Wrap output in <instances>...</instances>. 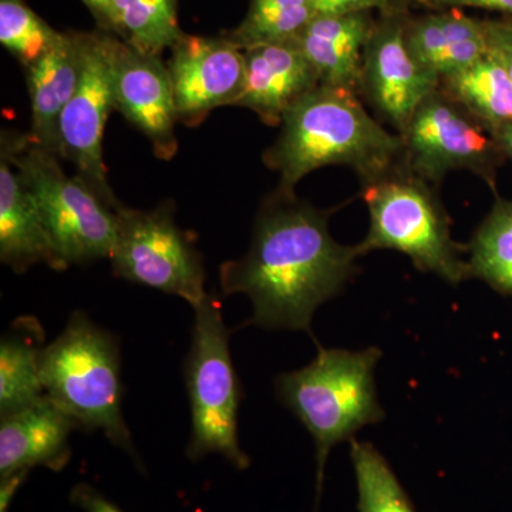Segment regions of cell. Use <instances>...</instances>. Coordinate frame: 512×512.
I'll use <instances>...</instances> for the list:
<instances>
[{
	"instance_id": "17",
	"label": "cell",
	"mask_w": 512,
	"mask_h": 512,
	"mask_svg": "<svg viewBox=\"0 0 512 512\" xmlns=\"http://www.w3.org/2000/svg\"><path fill=\"white\" fill-rule=\"evenodd\" d=\"M377 16L375 12L320 16L293 39L320 77V84L357 93L363 52Z\"/></svg>"
},
{
	"instance_id": "32",
	"label": "cell",
	"mask_w": 512,
	"mask_h": 512,
	"mask_svg": "<svg viewBox=\"0 0 512 512\" xmlns=\"http://www.w3.org/2000/svg\"><path fill=\"white\" fill-rule=\"evenodd\" d=\"M82 2L92 12L99 29L114 35L113 13H111L110 0H82Z\"/></svg>"
},
{
	"instance_id": "24",
	"label": "cell",
	"mask_w": 512,
	"mask_h": 512,
	"mask_svg": "<svg viewBox=\"0 0 512 512\" xmlns=\"http://www.w3.org/2000/svg\"><path fill=\"white\" fill-rule=\"evenodd\" d=\"M315 16L311 0H249L244 20L224 36L241 50L291 42Z\"/></svg>"
},
{
	"instance_id": "30",
	"label": "cell",
	"mask_w": 512,
	"mask_h": 512,
	"mask_svg": "<svg viewBox=\"0 0 512 512\" xmlns=\"http://www.w3.org/2000/svg\"><path fill=\"white\" fill-rule=\"evenodd\" d=\"M70 501L83 512H124L106 495L87 483L74 485Z\"/></svg>"
},
{
	"instance_id": "18",
	"label": "cell",
	"mask_w": 512,
	"mask_h": 512,
	"mask_svg": "<svg viewBox=\"0 0 512 512\" xmlns=\"http://www.w3.org/2000/svg\"><path fill=\"white\" fill-rule=\"evenodd\" d=\"M0 261L16 274L36 264L56 269L42 215L35 197L15 165L0 151Z\"/></svg>"
},
{
	"instance_id": "8",
	"label": "cell",
	"mask_w": 512,
	"mask_h": 512,
	"mask_svg": "<svg viewBox=\"0 0 512 512\" xmlns=\"http://www.w3.org/2000/svg\"><path fill=\"white\" fill-rule=\"evenodd\" d=\"M400 137L403 167L421 180L440 184L448 173L468 171L497 195L498 170L507 158L493 131L440 89L417 107Z\"/></svg>"
},
{
	"instance_id": "16",
	"label": "cell",
	"mask_w": 512,
	"mask_h": 512,
	"mask_svg": "<svg viewBox=\"0 0 512 512\" xmlns=\"http://www.w3.org/2000/svg\"><path fill=\"white\" fill-rule=\"evenodd\" d=\"M404 42L414 59L441 77L460 72L488 53L485 19L463 9L430 10L404 16Z\"/></svg>"
},
{
	"instance_id": "12",
	"label": "cell",
	"mask_w": 512,
	"mask_h": 512,
	"mask_svg": "<svg viewBox=\"0 0 512 512\" xmlns=\"http://www.w3.org/2000/svg\"><path fill=\"white\" fill-rule=\"evenodd\" d=\"M178 120L201 123L211 110L235 106L245 86V55L227 37L184 33L167 64Z\"/></svg>"
},
{
	"instance_id": "11",
	"label": "cell",
	"mask_w": 512,
	"mask_h": 512,
	"mask_svg": "<svg viewBox=\"0 0 512 512\" xmlns=\"http://www.w3.org/2000/svg\"><path fill=\"white\" fill-rule=\"evenodd\" d=\"M409 9L377 13L363 52L357 94L375 110L380 123L402 134L417 107L439 90L440 79L421 66L404 42V16Z\"/></svg>"
},
{
	"instance_id": "13",
	"label": "cell",
	"mask_w": 512,
	"mask_h": 512,
	"mask_svg": "<svg viewBox=\"0 0 512 512\" xmlns=\"http://www.w3.org/2000/svg\"><path fill=\"white\" fill-rule=\"evenodd\" d=\"M114 106L153 144L161 160H171L178 150V121L173 82L161 56L144 55L110 36Z\"/></svg>"
},
{
	"instance_id": "25",
	"label": "cell",
	"mask_w": 512,
	"mask_h": 512,
	"mask_svg": "<svg viewBox=\"0 0 512 512\" xmlns=\"http://www.w3.org/2000/svg\"><path fill=\"white\" fill-rule=\"evenodd\" d=\"M359 512H417L399 478L373 444L350 440Z\"/></svg>"
},
{
	"instance_id": "20",
	"label": "cell",
	"mask_w": 512,
	"mask_h": 512,
	"mask_svg": "<svg viewBox=\"0 0 512 512\" xmlns=\"http://www.w3.org/2000/svg\"><path fill=\"white\" fill-rule=\"evenodd\" d=\"M42 325L35 318H19L0 342V417L26 409L45 394L40 376Z\"/></svg>"
},
{
	"instance_id": "21",
	"label": "cell",
	"mask_w": 512,
	"mask_h": 512,
	"mask_svg": "<svg viewBox=\"0 0 512 512\" xmlns=\"http://www.w3.org/2000/svg\"><path fill=\"white\" fill-rule=\"evenodd\" d=\"M439 89L491 131L512 123V82L490 52L466 69L441 77Z\"/></svg>"
},
{
	"instance_id": "5",
	"label": "cell",
	"mask_w": 512,
	"mask_h": 512,
	"mask_svg": "<svg viewBox=\"0 0 512 512\" xmlns=\"http://www.w3.org/2000/svg\"><path fill=\"white\" fill-rule=\"evenodd\" d=\"M2 153L15 165L35 197L56 271L110 258L117 237V214L80 175L64 173L59 156L30 134H2Z\"/></svg>"
},
{
	"instance_id": "22",
	"label": "cell",
	"mask_w": 512,
	"mask_h": 512,
	"mask_svg": "<svg viewBox=\"0 0 512 512\" xmlns=\"http://www.w3.org/2000/svg\"><path fill=\"white\" fill-rule=\"evenodd\" d=\"M468 252V275L501 295L512 296V201L495 195L487 217L478 225Z\"/></svg>"
},
{
	"instance_id": "33",
	"label": "cell",
	"mask_w": 512,
	"mask_h": 512,
	"mask_svg": "<svg viewBox=\"0 0 512 512\" xmlns=\"http://www.w3.org/2000/svg\"><path fill=\"white\" fill-rule=\"evenodd\" d=\"M493 134L505 158L512 160V123L495 128Z\"/></svg>"
},
{
	"instance_id": "7",
	"label": "cell",
	"mask_w": 512,
	"mask_h": 512,
	"mask_svg": "<svg viewBox=\"0 0 512 512\" xmlns=\"http://www.w3.org/2000/svg\"><path fill=\"white\" fill-rule=\"evenodd\" d=\"M194 311L191 349L185 365L191 407L187 457L200 461L208 454H220L237 470H247L249 457L238 440L242 390L229 353V330L222 318L221 303L208 293Z\"/></svg>"
},
{
	"instance_id": "1",
	"label": "cell",
	"mask_w": 512,
	"mask_h": 512,
	"mask_svg": "<svg viewBox=\"0 0 512 512\" xmlns=\"http://www.w3.org/2000/svg\"><path fill=\"white\" fill-rule=\"evenodd\" d=\"M330 212L278 187L256 215L247 254L220 266L222 293L245 295L254 313L245 326L312 335L319 306L342 293L360 268L355 247L330 234Z\"/></svg>"
},
{
	"instance_id": "2",
	"label": "cell",
	"mask_w": 512,
	"mask_h": 512,
	"mask_svg": "<svg viewBox=\"0 0 512 512\" xmlns=\"http://www.w3.org/2000/svg\"><path fill=\"white\" fill-rule=\"evenodd\" d=\"M403 140L373 119L359 94L319 84L286 111L264 163L293 190L312 171L345 165L366 184L402 163Z\"/></svg>"
},
{
	"instance_id": "10",
	"label": "cell",
	"mask_w": 512,
	"mask_h": 512,
	"mask_svg": "<svg viewBox=\"0 0 512 512\" xmlns=\"http://www.w3.org/2000/svg\"><path fill=\"white\" fill-rule=\"evenodd\" d=\"M80 79L59 123V157L77 168L94 192L116 210L120 202L111 190L103 163L104 127L114 106L110 36L104 30L76 32Z\"/></svg>"
},
{
	"instance_id": "3",
	"label": "cell",
	"mask_w": 512,
	"mask_h": 512,
	"mask_svg": "<svg viewBox=\"0 0 512 512\" xmlns=\"http://www.w3.org/2000/svg\"><path fill=\"white\" fill-rule=\"evenodd\" d=\"M382 350L323 349L309 363L276 377L279 400L311 433L316 450V507L325 483L330 450L355 439L367 424L384 419L377 400L375 369Z\"/></svg>"
},
{
	"instance_id": "29",
	"label": "cell",
	"mask_w": 512,
	"mask_h": 512,
	"mask_svg": "<svg viewBox=\"0 0 512 512\" xmlns=\"http://www.w3.org/2000/svg\"><path fill=\"white\" fill-rule=\"evenodd\" d=\"M429 10L477 8L491 10L500 15H512V0H409Z\"/></svg>"
},
{
	"instance_id": "34",
	"label": "cell",
	"mask_w": 512,
	"mask_h": 512,
	"mask_svg": "<svg viewBox=\"0 0 512 512\" xmlns=\"http://www.w3.org/2000/svg\"><path fill=\"white\" fill-rule=\"evenodd\" d=\"M397 5L403 9H409V0H396Z\"/></svg>"
},
{
	"instance_id": "4",
	"label": "cell",
	"mask_w": 512,
	"mask_h": 512,
	"mask_svg": "<svg viewBox=\"0 0 512 512\" xmlns=\"http://www.w3.org/2000/svg\"><path fill=\"white\" fill-rule=\"evenodd\" d=\"M40 376L46 396L77 427L103 431L143 467L121 413L120 349L110 332L83 312L73 313L59 338L43 346Z\"/></svg>"
},
{
	"instance_id": "19",
	"label": "cell",
	"mask_w": 512,
	"mask_h": 512,
	"mask_svg": "<svg viewBox=\"0 0 512 512\" xmlns=\"http://www.w3.org/2000/svg\"><path fill=\"white\" fill-rule=\"evenodd\" d=\"M80 79L76 32H60L56 42L28 67L32 130L39 146L59 156V123Z\"/></svg>"
},
{
	"instance_id": "26",
	"label": "cell",
	"mask_w": 512,
	"mask_h": 512,
	"mask_svg": "<svg viewBox=\"0 0 512 512\" xmlns=\"http://www.w3.org/2000/svg\"><path fill=\"white\" fill-rule=\"evenodd\" d=\"M50 28L23 0H0V43L28 69L56 42Z\"/></svg>"
},
{
	"instance_id": "6",
	"label": "cell",
	"mask_w": 512,
	"mask_h": 512,
	"mask_svg": "<svg viewBox=\"0 0 512 512\" xmlns=\"http://www.w3.org/2000/svg\"><path fill=\"white\" fill-rule=\"evenodd\" d=\"M370 225L356 245L360 255L393 249L412 259L424 274H434L457 286L470 279L463 252L454 241L451 220L431 184L400 163L389 173L362 184Z\"/></svg>"
},
{
	"instance_id": "14",
	"label": "cell",
	"mask_w": 512,
	"mask_h": 512,
	"mask_svg": "<svg viewBox=\"0 0 512 512\" xmlns=\"http://www.w3.org/2000/svg\"><path fill=\"white\" fill-rule=\"evenodd\" d=\"M245 86L235 106L258 114L266 126H281L286 111L320 84V77L295 42L244 50Z\"/></svg>"
},
{
	"instance_id": "27",
	"label": "cell",
	"mask_w": 512,
	"mask_h": 512,
	"mask_svg": "<svg viewBox=\"0 0 512 512\" xmlns=\"http://www.w3.org/2000/svg\"><path fill=\"white\" fill-rule=\"evenodd\" d=\"M488 52L497 57L507 70L512 82V15L485 19Z\"/></svg>"
},
{
	"instance_id": "9",
	"label": "cell",
	"mask_w": 512,
	"mask_h": 512,
	"mask_svg": "<svg viewBox=\"0 0 512 512\" xmlns=\"http://www.w3.org/2000/svg\"><path fill=\"white\" fill-rule=\"evenodd\" d=\"M110 255L114 274L133 284L178 296L192 308L208 295L200 252L175 224L170 208L133 210L120 204Z\"/></svg>"
},
{
	"instance_id": "28",
	"label": "cell",
	"mask_w": 512,
	"mask_h": 512,
	"mask_svg": "<svg viewBox=\"0 0 512 512\" xmlns=\"http://www.w3.org/2000/svg\"><path fill=\"white\" fill-rule=\"evenodd\" d=\"M316 15L332 16L346 15L356 12H389L393 9H403L396 0H311Z\"/></svg>"
},
{
	"instance_id": "31",
	"label": "cell",
	"mask_w": 512,
	"mask_h": 512,
	"mask_svg": "<svg viewBox=\"0 0 512 512\" xmlns=\"http://www.w3.org/2000/svg\"><path fill=\"white\" fill-rule=\"evenodd\" d=\"M30 471H19L0 477V512H9L10 505L15 500V495L23 483L28 480Z\"/></svg>"
},
{
	"instance_id": "15",
	"label": "cell",
	"mask_w": 512,
	"mask_h": 512,
	"mask_svg": "<svg viewBox=\"0 0 512 512\" xmlns=\"http://www.w3.org/2000/svg\"><path fill=\"white\" fill-rule=\"evenodd\" d=\"M0 419V477L67 466L72 457L69 437L77 424L49 397Z\"/></svg>"
},
{
	"instance_id": "23",
	"label": "cell",
	"mask_w": 512,
	"mask_h": 512,
	"mask_svg": "<svg viewBox=\"0 0 512 512\" xmlns=\"http://www.w3.org/2000/svg\"><path fill=\"white\" fill-rule=\"evenodd\" d=\"M114 35L144 55L161 56L184 35L177 0H110Z\"/></svg>"
}]
</instances>
